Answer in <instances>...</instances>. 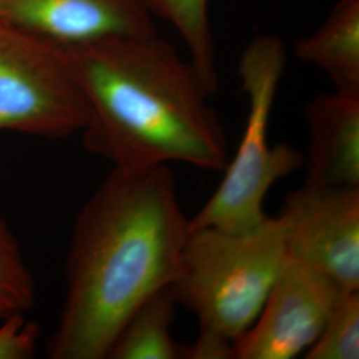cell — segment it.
Instances as JSON below:
<instances>
[{
	"label": "cell",
	"mask_w": 359,
	"mask_h": 359,
	"mask_svg": "<svg viewBox=\"0 0 359 359\" xmlns=\"http://www.w3.org/2000/svg\"><path fill=\"white\" fill-rule=\"evenodd\" d=\"M210 0H145L154 16L175 27L189 62L213 95L218 90L217 53L209 18Z\"/></svg>",
	"instance_id": "cell-12"
},
{
	"label": "cell",
	"mask_w": 359,
	"mask_h": 359,
	"mask_svg": "<svg viewBox=\"0 0 359 359\" xmlns=\"http://www.w3.org/2000/svg\"><path fill=\"white\" fill-rule=\"evenodd\" d=\"M177 301L170 286L148 297L117 335L108 359H177L182 345L172 335Z\"/></svg>",
	"instance_id": "cell-11"
},
{
	"label": "cell",
	"mask_w": 359,
	"mask_h": 359,
	"mask_svg": "<svg viewBox=\"0 0 359 359\" xmlns=\"http://www.w3.org/2000/svg\"><path fill=\"white\" fill-rule=\"evenodd\" d=\"M35 302V285L19 245L0 217V321L26 313Z\"/></svg>",
	"instance_id": "cell-14"
},
{
	"label": "cell",
	"mask_w": 359,
	"mask_h": 359,
	"mask_svg": "<svg viewBox=\"0 0 359 359\" xmlns=\"http://www.w3.org/2000/svg\"><path fill=\"white\" fill-rule=\"evenodd\" d=\"M283 218H265L255 229H188L170 285L177 305L196 316L200 333L182 345L181 358L231 359L234 344L256 322L283 268Z\"/></svg>",
	"instance_id": "cell-3"
},
{
	"label": "cell",
	"mask_w": 359,
	"mask_h": 359,
	"mask_svg": "<svg viewBox=\"0 0 359 359\" xmlns=\"http://www.w3.org/2000/svg\"><path fill=\"white\" fill-rule=\"evenodd\" d=\"M90 117L83 140L123 170L188 164L224 170L228 137L213 95L157 34L63 46Z\"/></svg>",
	"instance_id": "cell-2"
},
{
	"label": "cell",
	"mask_w": 359,
	"mask_h": 359,
	"mask_svg": "<svg viewBox=\"0 0 359 359\" xmlns=\"http://www.w3.org/2000/svg\"><path fill=\"white\" fill-rule=\"evenodd\" d=\"M285 65V44L273 34L253 39L243 52L238 76L248 99L244 133L237 154L224 169L225 175L216 192L189 219L188 229H255L268 217L264 200L270 188L304 165V154L293 145L269 142L270 116Z\"/></svg>",
	"instance_id": "cell-4"
},
{
	"label": "cell",
	"mask_w": 359,
	"mask_h": 359,
	"mask_svg": "<svg viewBox=\"0 0 359 359\" xmlns=\"http://www.w3.org/2000/svg\"><path fill=\"white\" fill-rule=\"evenodd\" d=\"M305 358H359V292H346L339 297Z\"/></svg>",
	"instance_id": "cell-13"
},
{
	"label": "cell",
	"mask_w": 359,
	"mask_h": 359,
	"mask_svg": "<svg viewBox=\"0 0 359 359\" xmlns=\"http://www.w3.org/2000/svg\"><path fill=\"white\" fill-rule=\"evenodd\" d=\"M294 53L320 68L334 90L359 95V0H339L314 34L295 43Z\"/></svg>",
	"instance_id": "cell-10"
},
{
	"label": "cell",
	"mask_w": 359,
	"mask_h": 359,
	"mask_svg": "<svg viewBox=\"0 0 359 359\" xmlns=\"http://www.w3.org/2000/svg\"><path fill=\"white\" fill-rule=\"evenodd\" d=\"M305 184L359 187V95L334 90L305 107Z\"/></svg>",
	"instance_id": "cell-9"
},
{
	"label": "cell",
	"mask_w": 359,
	"mask_h": 359,
	"mask_svg": "<svg viewBox=\"0 0 359 359\" xmlns=\"http://www.w3.org/2000/svg\"><path fill=\"white\" fill-rule=\"evenodd\" d=\"M280 217L287 256L345 292H359V187L304 184L287 193Z\"/></svg>",
	"instance_id": "cell-6"
},
{
	"label": "cell",
	"mask_w": 359,
	"mask_h": 359,
	"mask_svg": "<svg viewBox=\"0 0 359 359\" xmlns=\"http://www.w3.org/2000/svg\"><path fill=\"white\" fill-rule=\"evenodd\" d=\"M88 117L63 46L0 22V132L63 139Z\"/></svg>",
	"instance_id": "cell-5"
},
{
	"label": "cell",
	"mask_w": 359,
	"mask_h": 359,
	"mask_svg": "<svg viewBox=\"0 0 359 359\" xmlns=\"http://www.w3.org/2000/svg\"><path fill=\"white\" fill-rule=\"evenodd\" d=\"M0 22L60 46L157 34L145 0H0Z\"/></svg>",
	"instance_id": "cell-8"
},
{
	"label": "cell",
	"mask_w": 359,
	"mask_h": 359,
	"mask_svg": "<svg viewBox=\"0 0 359 359\" xmlns=\"http://www.w3.org/2000/svg\"><path fill=\"white\" fill-rule=\"evenodd\" d=\"M344 293L318 270L286 256L256 322L234 344L231 359H293L306 353Z\"/></svg>",
	"instance_id": "cell-7"
},
{
	"label": "cell",
	"mask_w": 359,
	"mask_h": 359,
	"mask_svg": "<svg viewBox=\"0 0 359 359\" xmlns=\"http://www.w3.org/2000/svg\"><path fill=\"white\" fill-rule=\"evenodd\" d=\"M188 224L169 165L114 168L77 216L50 358H107L132 313L175 281Z\"/></svg>",
	"instance_id": "cell-1"
},
{
	"label": "cell",
	"mask_w": 359,
	"mask_h": 359,
	"mask_svg": "<svg viewBox=\"0 0 359 359\" xmlns=\"http://www.w3.org/2000/svg\"><path fill=\"white\" fill-rule=\"evenodd\" d=\"M39 326L15 313L0 321V359H28L35 355L39 342Z\"/></svg>",
	"instance_id": "cell-15"
}]
</instances>
